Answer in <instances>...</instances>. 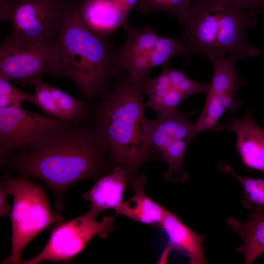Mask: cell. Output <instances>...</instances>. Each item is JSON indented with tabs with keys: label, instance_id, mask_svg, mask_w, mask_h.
I'll list each match as a JSON object with an SVG mask.
<instances>
[{
	"label": "cell",
	"instance_id": "44dd1931",
	"mask_svg": "<svg viewBox=\"0 0 264 264\" xmlns=\"http://www.w3.org/2000/svg\"><path fill=\"white\" fill-rule=\"evenodd\" d=\"M190 54L184 42L174 38L161 36L150 56L151 69L167 66L170 60L176 56L186 57Z\"/></svg>",
	"mask_w": 264,
	"mask_h": 264
},
{
	"label": "cell",
	"instance_id": "4fadbf2b",
	"mask_svg": "<svg viewBox=\"0 0 264 264\" xmlns=\"http://www.w3.org/2000/svg\"><path fill=\"white\" fill-rule=\"evenodd\" d=\"M168 239V244L162 257L168 250L174 249L189 259L190 264H206L203 243V235L195 233L175 214L166 210L159 226Z\"/></svg>",
	"mask_w": 264,
	"mask_h": 264
},
{
	"label": "cell",
	"instance_id": "5b68a950",
	"mask_svg": "<svg viewBox=\"0 0 264 264\" xmlns=\"http://www.w3.org/2000/svg\"><path fill=\"white\" fill-rule=\"evenodd\" d=\"M4 178L13 204L10 216L12 223V253L4 264H21L22 251L26 245L43 230L64 220L52 212L44 187L30 181L28 177L12 178L9 173Z\"/></svg>",
	"mask_w": 264,
	"mask_h": 264
},
{
	"label": "cell",
	"instance_id": "f546056e",
	"mask_svg": "<svg viewBox=\"0 0 264 264\" xmlns=\"http://www.w3.org/2000/svg\"><path fill=\"white\" fill-rule=\"evenodd\" d=\"M121 12L128 17L131 12L136 8L139 0H113Z\"/></svg>",
	"mask_w": 264,
	"mask_h": 264
},
{
	"label": "cell",
	"instance_id": "3957f363",
	"mask_svg": "<svg viewBox=\"0 0 264 264\" xmlns=\"http://www.w3.org/2000/svg\"><path fill=\"white\" fill-rule=\"evenodd\" d=\"M59 77L72 80L88 101L100 99L125 71L118 50L108 39L95 34L84 24L78 0H68L59 30Z\"/></svg>",
	"mask_w": 264,
	"mask_h": 264
},
{
	"label": "cell",
	"instance_id": "e0dca14e",
	"mask_svg": "<svg viewBox=\"0 0 264 264\" xmlns=\"http://www.w3.org/2000/svg\"><path fill=\"white\" fill-rule=\"evenodd\" d=\"M253 209L244 222L234 217L226 221L243 242L236 250L242 255L246 264H252L264 253V209L261 206H255Z\"/></svg>",
	"mask_w": 264,
	"mask_h": 264
},
{
	"label": "cell",
	"instance_id": "4316f807",
	"mask_svg": "<svg viewBox=\"0 0 264 264\" xmlns=\"http://www.w3.org/2000/svg\"><path fill=\"white\" fill-rule=\"evenodd\" d=\"M224 0L242 10L247 9L256 15L261 13H264V0Z\"/></svg>",
	"mask_w": 264,
	"mask_h": 264
},
{
	"label": "cell",
	"instance_id": "52a82bcc",
	"mask_svg": "<svg viewBox=\"0 0 264 264\" xmlns=\"http://www.w3.org/2000/svg\"><path fill=\"white\" fill-rule=\"evenodd\" d=\"M77 123L22 107L0 109V159L13 152L37 150L56 134Z\"/></svg>",
	"mask_w": 264,
	"mask_h": 264
},
{
	"label": "cell",
	"instance_id": "83f0119b",
	"mask_svg": "<svg viewBox=\"0 0 264 264\" xmlns=\"http://www.w3.org/2000/svg\"><path fill=\"white\" fill-rule=\"evenodd\" d=\"M166 0H139L136 7L139 14L165 11Z\"/></svg>",
	"mask_w": 264,
	"mask_h": 264
},
{
	"label": "cell",
	"instance_id": "ffe728a7",
	"mask_svg": "<svg viewBox=\"0 0 264 264\" xmlns=\"http://www.w3.org/2000/svg\"><path fill=\"white\" fill-rule=\"evenodd\" d=\"M219 168L223 172L235 177L242 185L244 196L242 204L249 210L255 206H264V178L247 177L236 174L227 163L221 162Z\"/></svg>",
	"mask_w": 264,
	"mask_h": 264
},
{
	"label": "cell",
	"instance_id": "8fae6325",
	"mask_svg": "<svg viewBox=\"0 0 264 264\" xmlns=\"http://www.w3.org/2000/svg\"><path fill=\"white\" fill-rule=\"evenodd\" d=\"M122 27L126 39L118 50L120 65L133 82L140 83L151 70V54L161 36L151 26L135 28L126 21Z\"/></svg>",
	"mask_w": 264,
	"mask_h": 264
},
{
	"label": "cell",
	"instance_id": "7402d4cb",
	"mask_svg": "<svg viewBox=\"0 0 264 264\" xmlns=\"http://www.w3.org/2000/svg\"><path fill=\"white\" fill-rule=\"evenodd\" d=\"M225 111L220 98L208 91L202 112L194 125L196 133L197 134L206 130H215Z\"/></svg>",
	"mask_w": 264,
	"mask_h": 264
},
{
	"label": "cell",
	"instance_id": "cb8c5ba5",
	"mask_svg": "<svg viewBox=\"0 0 264 264\" xmlns=\"http://www.w3.org/2000/svg\"><path fill=\"white\" fill-rule=\"evenodd\" d=\"M33 96L23 92L11 83L0 77V109L21 107L25 102H32Z\"/></svg>",
	"mask_w": 264,
	"mask_h": 264
},
{
	"label": "cell",
	"instance_id": "6da1fadb",
	"mask_svg": "<svg viewBox=\"0 0 264 264\" xmlns=\"http://www.w3.org/2000/svg\"><path fill=\"white\" fill-rule=\"evenodd\" d=\"M0 164L44 182L54 192L58 211L65 208L64 196L68 188L84 179L98 180L111 165L95 125L84 121L56 134L37 150L10 153Z\"/></svg>",
	"mask_w": 264,
	"mask_h": 264
},
{
	"label": "cell",
	"instance_id": "484cf974",
	"mask_svg": "<svg viewBox=\"0 0 264 264\" xmlns=\"http://www.w3.org/2000/svg\"><path fill=\"white\" fill-rule=\"evenodd\" d=\"M176 88L186 98L196 93L207 92L209 84L195 81L187 76Z\"/></svg>",
	"mask_w": 264,
	"mask_h": 264
},
{
	"label": "cell",
	"instance_id": "d4e9b609",
	"mask_svg": "<svg viewBox=\"0 0 264 264\" xmlns=\"http://www.w3.org/2000/svg\"><path fill=\"white\" fill-rule=\"evenodd\" d=\"M195 0H166L165 12L174 17L181 24Z\"/></svg>",
	"mask_w": 264,
	"mask_h": 264
},
{
	"label": "cell",
	"instance_id": "9c48e42d",
	"mask_svg": "<svg viewBox=\"0 0 264 264\" xmlns=\"http://www.w3.org/2000/svg\"><path fill=\"white\" fill-rule=\"evenodd\" d=\"M144 123L151 148L168 166L164 178L175 182L185 181L189 175L182 169L184 158L188 144L197 134L189 116L176 110L154 119L145 117Z\"/></svg>",
	"mask_w": 264,
	"mask_h": 264
},
{
	"label": "cell",
	"instance_id": "f1b7e54d",
	"mask_svg": "<svg viewBox=\"0 0 264 264\" xmlns=\"http://www.w3.org/2000/svg\"><path fill=\"white\" fill-rule=\"evenodd\" d=\"M10 195L6 181L3 177L1 178L0 183V217L4 216H10L12 209L8 204L7 198Z\"/></svg>",
	"mask_w": 264,
	"mask_h": 264
},
{
	"label": "cell",
	"instance_id": "2e32d148",
	"mask_svg": "<svg viewBox=\"0 0 264 264\" xmlns=\"http://www.w3.org/2000/svg\"><path fill=\"white\" fill-rule=\"evenodd\" d=\"M129 182L125 171L118 166L98 180L83 196L89 201L91 208L100 213L107 209L116 210L124 202L123 196Z\"/></svg>",
	"mask_w": 264,
	"mask_h": 264
},
{
	"label": "cell",
	"instance_id": "8992f818",
	"mask_svg": "<svg viewBox=\"0 0 264 264\" xmlns=\"http://www.w3.org/2000/svg\"><path fill=\"white\" fill-rule=\"evenodd\" d=\"M68 0H0V22L9 23L6 38L37 43L56 42Z\"/></svg>",
	"mask_w": 264,
	"mask_h": 264
},
{
	"label": "cell",
	"instance_id": "277c9868",
	"mask_svg": "<svg viewBox=\"0 0 264 264\" xmlns=\"http://www.w3.org/2000/svg\"><path fill=\"white\" fill-rule=\"evenodd\" d=\"M256 15L224 0H195L182 24L190 54L208 59L229 53L237 60L257 57L259 49L249 44L246 30L256 26Z\"/></svg>",
	"mask_w": 264,
	"mask_h": 264
},
{
	"label": "cell",
	"instance_id": "7a4b0ae2",
	"mask_svg": "<svg viewBox=\"0 0 264 264\" xmlns=\"http://www.w3.org/2000/svg\"><path fill=\"white\" fill-rule=\"evenodd\" d=\"M110 88L96 105L92 123L106 146L111 166L124 170L132 182L139 168L155 155L144 127L146 94L128 73Z\"/></svg>",
	"mask_w": 264,
	"mask_h": 264
},
{
	"label": "cell",
	"instance_id": "ac0fdd59",
	"mask_svg": "<svg viewBox=\"0 0 264 264\" xmlns=\"http://www.w3.org/2000/svg\"><path fill=\"white\" fill-rule=\"evenodd\" d=\"M214 66V73L208 91L220 98L235 96L236 92L244 85L237 75L236 59L225 55H218L210 59Z\"/></svg>",
	"mask_w": 264,
	"mask_h": 264
},
{
	"label": "cell",
	"instance_id": "7c38bea8",
	"mask_svg": "<svg viewBox=\"0 0 264 264\" xmlns=\"http://www.w3.org/2000/svg\"><path fill=\"white\" fill-rule=\"evenodd\" d=\"M228 130L236 135V149L246 168L264 173V130L247 112L242 119L231 117L225 123L218 125L217 132Z\"/></svg>",
	"mask_w": 264,
	"mask_h": 264
},
{
	"label": "cell",
	"instance_id": "d6986e66",
	"mask_svg": "<svg viewBox=\"0 0 264 264\" xmlns=\"http://www.w3.org/2000/svg\"><path fill=\"white\" fill-rule=\"evenodd\" d=\"M51 90L64 120L79 123L88 117V101L83 98L78 99L51 85Z\"/></svg>",
	"mask_w": 264,
	"mask_h": 264
},
{
	"label": "cell",
	"instance_id": "5bb4252c",
	"mask_svg": "<svg viewBox=\"0 0 264 264\" xmlns=\"http://www.w3.org/2000/svg\"><path fill=\"white\" fill-rule=\"evenodd\" d=\"M78 8L85 26L103 37L108 38L127 21L113 0H79Z\"/></svg>",
	"mask_w": 264,
	"mask_h": 264
},
{
	"label": "cell",
	"instance_id": "9a60e30c",
	"mask_svg": "<svg viewBox=\"0 0 264 264\" xmlns=\"http://www.w3.org/2000/svg\"><path fill=\"white\" fill-rule=\"evenodd\" d=\"M146 182L145 177L139 175L132 181L133 196L124 201L115 210V214L142 223L159 227L167 210L145 194Z\"/></svg>",
	"mask_w": 264,
	"mask_h": 264
},
{
	"label": "cell",
	"instance_id": "ba28073f",
	"mask_svg": "<svg viewBox=\"0 0 264 264\" xmlns=\"http://www.w3.org/2000/svg\"><path fill=\"white\" fill-rule=\"evenodd\" d=\"M44 75L59 77L58 41L37 43L5 38L0 48V77L33 86Z\"/></svg>",
	"mask_w": 264,
	"mask_h": 264
},
{
	"label": "cell",
	"instance_id": "30bf717a",
	"mask_svg": "<svg viewBox=\"0 0 264 264\" xmlns=\"http://www.w3.org/2000/svg\"><path fill=\"white\" fill-rule=\"evenodd\" d=\"M100 213L90 207L86 214L61 222L52 231L42 251L21 264L68 262L79 254L94 237L107 239L114 229V219L112 216H105L98 221L96 217Z\"/></svg>",
	"mask_w": 264,
	"mask_h": 264
},
{
	"label": "cell",
	"instance_id": "603a6c76",
	"mask_svg": "<svg viewBox=\"0 0 264 264\" xmlns=\"http://www.w3.org/2000/svg\"><path fill=\"white\" fill-rule=\"evenodd\" d=\"M35 92L32 94V103L48 115L63 120L62 113L58 107L51 90V85L41 79L34 84Z\"/></svg>",
	"mask_w": 264,
	"mask_h": 264
}]
</instances>
